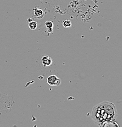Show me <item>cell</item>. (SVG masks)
Wrapping results in <instances>:
<instances>
[{"label":"cell","mask_w":122,"mask_h":127,"mask_svg":"<svg viewBox=\"0 0 122 127\" xmlns=\"http://www.w3.org/2000/svg\"><path fill=\"white\" fill-rule=\"evenodd\" d=\"M27 21L29 22V23H28L29 28L31 30H34L37 28L38 24L36 22H35V21L32 20L31 19V18L27 19Z\"/></svg>","instance_id":"obj_6"},{"label":"cell","mask_w":122,"mask_h":127,"mask_svg":"<svg viewBox=\"0 0 122 127\" xmlns=\"http://www.w3.org/2000/svg\"><path fill=\"white\" fill-rule=\"evenodd\" d=\"M63 26L65 28H69L72 26V23L69 20H66L63 22Z\"/></svg>","instance_id":"obj_8"},{"label":"cell","mask_w":122,"mask_h":127,"mask_svg":"<svg viewBox=\"0 0 122 127\" xmlns=\"http://www.w3.org/2000/svg\"><path fill=\"white\" fill-rule=\"evenodd\" d=\"M61 79L58 78L55 75H50L47 78V83L50 86H58L61 84Z\"/></svg>","instance_id":"obj_2"},{"label":"cell","mask_w":122,"mask_h":127,"mask_svg":"<svg viewBox=\"0 0 122 127\" xmlns=\"http://www.w3.org/2000/svg\"><path fill=\"white\" fill-rule=\"evenodd\" d=\"M34 15L35 18L41 19V18H43V17H44V12L43 11L42 9H38V8H35L34 9Z\"/></svg>","instance_id":"obj_4"},{"label":"cell","mask_w":122,"mask_h":127,"mask_svg":"<svg viewBox=\"0 0 122 127\" xmlns=\"http://www.w3.org/2000/svg\"><path fill=\"white\" fill-rule=\"evenodd\" d=\"M100 127H119V125L113 120H106L101 123L99 125Z\"/></svg>","instance_id":"obj_3"},{"label":"cell","mask_w":122,"mask_h":127,"mask_svg":"<svg viewBox=\"0 0 122 127\" xmlns=\"http://www.w3.org/2000/svg\"><path fill=\"white\" fill-rule=\"evenodd\" d=\"M41 61L42 64H43L45 67L50 66L52 63V59H51V57H49V56H43L41 59Z\"/></svg>","instance_id":"obj_5"},{"label":"cell","mask_w":122,"mask_h":127,"mask_svg":"<svg viewBox=\"0 0 122 127\" xmlns=\"http://www.w3.org/2000/svg\"><path fill=\"white\" fill-rule=\"evenodd\" d=\"M46 27L49 33H52L53 32V23L51 21H47L45 23Z\"/></svg>","instance_id":"obj_7"},{"label":"cell","mask_w":122,"mask_h":127,"mask_svg":"<svg viewBox=\"0 0 122 127\" xmlns=\"http://www.w3.org/2000/svg\"><path fill=\"white\" fill-rule=\"evenodd\" d=\"M117 117V111L115 104L109 101H103L93 108L91 117L94 123L100 124L106 120H115Z\"/></svg>","instance_id":"obj_1"}]
</instances>
